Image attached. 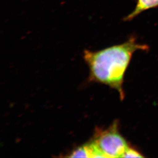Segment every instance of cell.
Here are the masks:
<instances>
[{
    "instance_id": "cell-5",
    "label": "cell",
    "mask_w": 158,
    "mask_h": 158,
    "mask_svg": "<svg viewBox=\"0 0 158 158\" xmlns=\"http://www.w3.org/2000/svg\"><path fill=\"white\" fill-rule=\"evenodd\" d=\"M144 157L140 152L134 148L128 146L125 151L123 158H143Z\"/></svg>"
},
{
    "instance_id": "cell-1",
    "label": "cell",
    "mask_w": 158,
    "mask_h": 158,
    "mask_svg": "<svg viewBox=\"0 0 158 158\" xmlns=\"http://www.w3.org/2000/svg\"><path fill=\"white\" fill-rule=\"evenodd\" d=\"M149 47L138 43L134 36L119 45L99 51L85 50L84 59L89 70V80L108 85L116 90L123 100L124 77L131 57L137 51H148Z\"/></svg>"
},
{
    "instance_id": "cell-4",
    "label": "cell",
    "mask_w": 158,
    "mask_h": 158,
    "mask_svg": "<svg viewBox=\"0 0 158 158\" xmlns=\"http://www.w3.org/2000/svg\"><path fill=\"white\" fill-rule=\"evenodd\" d=\"M68 157L70 158H92L91 148L89 143L79 146L74 149Z\"/></svg>"
},
{
    "instance_id": "cell-3",
    "label": "cell",
    "mask_w": 158,
    "mask_h": 158,
    "mask_svg": "<svg viewBox=\"0 0 158 158\" xmlns=\"http://www.w3.org/2000/svg\"><path fill=\"white\" fill-rule=\"evenodd\" d=\"M156 7H158V0H137L135 9L124 19L125 21H131L142 12Z\"/></svg>"
},
{
    "instance_id": "cell-2",
    "label": "cell",
    "mask_w": 158,
    "mask_h": 158,
    "mask_svg": "<svg viewBox=\"0 0 158 158\" xmlns=\"http://www.w3.org/2000/svg\"><path fill=\"white\" fill-rule=\"evenodd\" d=\"M118 121L114 122L107 128L95 129L91 141L102 158H123L128 145L120 133Z\"/></svg>"
}]
</instances>
